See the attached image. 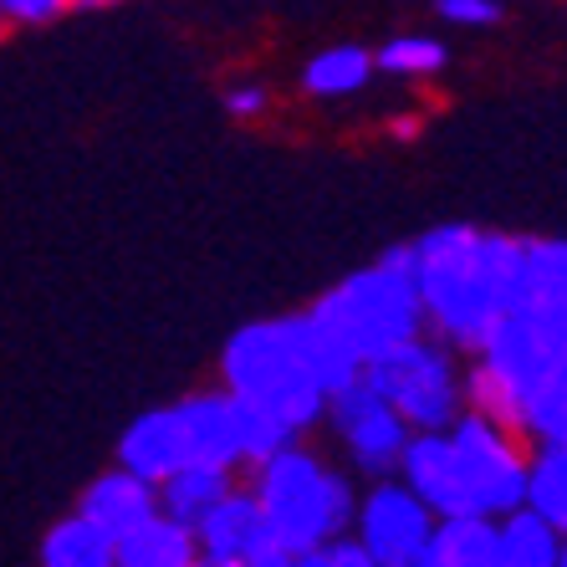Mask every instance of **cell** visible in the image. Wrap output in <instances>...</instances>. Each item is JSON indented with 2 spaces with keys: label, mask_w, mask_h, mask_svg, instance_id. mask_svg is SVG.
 <instances>
[{
  "label": "cell",
  "mask_w": 567,
  "mask_h": 567,
  "mask_svg": "<svg viewBox=\"0 0 567 567\" xmlns=\"http://www.w3.org/2000/svg\"><path fill=\"white\" fill-rule=\"evenodd\" d=\"M281 332H287V348L291 358L307 369V379L322 389V394H343V389H353L358 379H363V358L348 348V338L338 328H332L328 317H317L312 307H302V312L291 317H277Z\"/></svg>",
  "instance_id": "cell-10"
},
{
  "label": "cell",
  "mask_w": 567,
  "mask_h": 567,
  "mask_svg": "<svg viewBox=\"0 0 567 567\" xmlns=\"http://www.w3.org/2000/svg\"><path fill=\"white\" fill-rule=\"evenodd\" d=\"M41 567H113V542L72 512L41 537Z\"/></svg>",
  "instance_id": "cell-23"
},
{
  "label": "cell",
  "mask_w": 567,
  "mask_h": 567,
  "mask_svg": "<svg viewBox=\"0 0 567 567\" xmlns=\"http://www.w3.org/2000/svg\"><path fill=\"white\" fill-rule=\"evenodd\" d=\"M220 389L251 410L271 414L291 440L307 435L312 424H322L328 414V394L307 379V369L291 358L287 332L277 317L266 322H246L230 332V343L220 353Z\"/></svg>",
  "instance_id": "cell-4"
},
{
  "label": "cell",
  "mask_w": 567,
  "mask_h": 567,
  "mask_svg": "<svg viewBox=\"0 0 567 567\" xmlns=\"http://www.w3.org/2000/svg\"><path fill=\"white\" fill-rule=\"evenodd\" d=\"M420 567H496V522H481V516L435 522Z\"/></svg>",
  "instance_id": "cell-18"
},
{
  "label": "cell",
  "mask_w": 567,
  "mask_h": 567,
  "mask_svg": "<svg viewBox=\"0 0 567 567\" xmlns=\"http://www.w3.org/2000/svg\"><path fill=\"white\" fill-rule=\"evenodd\" d=\"M195 563H199L195 532H185L169 516H148L144 527L128 532L113 547V567H195Z\"/></svg>",
  "instance_id": "cell-17"
},
{
  "label": "cell",
  "mask_w": 567,
  "mask_h": 567,
  "mask_svg": "<svg viewBox=\"0 0 567 567\" xmlns=\"http://www.w3.org/2000/svg\"><path fill=\"white\" fill-rule=\"evenodd\" d=\"M373 82V52L363 47H328L302 66V87L312 97H353Z\"/></svg>",
  "instance_id": "cell-19"
},
{
  "label": "cell",
  "mask_w": 567,
  "mask_h": 567,
  "mask_svg": "<svg viewBox=\"0 0 567 567\" xmlns=\"http://www.w3.org/2000/svg\"><path fill=\"white\" fill-rule=\"evenodd\" d=\"M394 481L410 491L435 522H465V516H475L471 486H465L461 461H455V450H450V435H410V445L399 455Z\"/></svg>",
  "instance_id": "cell-9"
},
{
  "label": "cell",
  "mask_w": 567,
  "mask_h": 567,
  "mask_svg": "<svg viewBox=\"0 0 567 567\" xmlns=\"http://www.w3.org/2000/svg\"><path fill=\"white\" fill-rule=\"evenodd\" d=\"M195 567H246V563H220V557H199Z\"/></svg>",
  "instance_id": "cell-31"
},
{
  "label": "cell",
  "mask_w": 567,
  "mask_h": 567,
  "mask_svg": "<svg viewBox=\"0 0 567 567\" xmlns=\"http://www.w3.org/2000/svg\"><path fill=\"white\" fill-rule=\"evenodd\" d=\"M430 537H435V516L424 512L399 481H373L358 496L353 542L373 567H420Z\"/></svg>",
  "instance_id": "cell-7"
},
{
  "label": "cell",
  "mask_w": 567,
  "mask_h": 567,
  "mask_svg": "<svg viewBox=\"0 0 567 567\" xmlns=\"http://www.w3.org/2000/svg\"><path fill=\"white\" fill-rule=\"evenodd\" d=\"M502 16L506 11L496 0H445L440 6V21H450V27H496Z\"/></svg>",
  "instance_id": "cell-27"
},
{
  "label": "cell",
  "mask_w": 567,
  "mask_h": 567,
  "mask_svg": "<svg viewBox=\"0 0 567 567\" xmlns=\"http://www.w3.org/2000/svg\"><path fill=\"white\" fill-rule=\"evenodd\" d=\"M236 440H240V465H251V471L266 465L271 455H281L287 445H297L271 414L251 410V404H240V399H236Z\"/></svg>",
  "instance_id": "cell-25"
},
{
  "label": "cell",
  "mask_w": 567,
  "mask_h": 567,
  "mask_svg": "<svg viewBox=\"0 0 567 567\" xmlns=\"http://www.w3.org/2000/svg\"><path fill=\"white\" fill-rule=\"evenodd\" d=\"M297 567H373V563L358 553L353 537H338V542H328V547H317V553L297 557Z\"/></svg>",
  "instance_id": "cell-28"
},
{
  "label": "cell",
  "mask_w": 567,
  "mask_h": 567,
  "mask_svg": "<svg viewBox=\"0 0 567 567\" xmlns=\"http://www.w3.org/2000/svg\"><path fill=\"white\" fill-rule=\"evenodd\" d=\"M189 465V445L185 430H179V414L174 410H148L123 430L118 440V471L138 475L144 486H164L169 475H179Z\"/></svg>",
  "instance_id": "cell-12"
},
{
  "label": "cell",
  "mask_w": 567,
  "mask_h": 567,
  "mask_svg": "<svg viewBox=\"0 0 567 567\" xmlns=\"http://www.w3.org/2000/svg\"><path fill=\"white\" fill-rule=\"evenodd\" d=\"M78 516L87 522V527H97L113 547H118L128 532H138L148 522V516H158V491L144 486L138 475L128 471H103L93 481V486L82 491V502H78Z\"/></svg>",
  "instance_id": "cell-14"
},
{
  "label": "cell",
  "mask_w": 567,
  "mask_h": 567,
  "mask_svg": "<svg viewBox=\"0 0 567 567\" xmlns=\"http://www.w3.org/2000/svg\"><path fill=\"white\" fill-rule=\"evenodd\" d=\"M522 440L532 450H567V363H557L553 379L542 383L522 420Z\"/></svg>",
  "instance_id": "cell-24"
},
{
  "label": "cell",
  "mask_w": 567,
  "mask_h": 567,
  "mask_svg": "<svg viewBox=\"0 0 567 567\" xmlns=\"http://www.w3.org/2000/svg\"><path fill=\"white\" fill-rule=\"evenodd\" d=\"M0 16L11 31H37L56 27L62 16H78V0H0Z\"/></svg>",
  "instance_id": "cell-26"
},
{
  "label": "cell",
  "mask_w": 567,
  "mask_h": 567,
  "mask_svg": "<svg viewBox=\"0 0 567 567\" xmlns=\"http://www.w3.org/2000/svg\"><path fill=\"white\" fill-rule=\"evenodd\" d=\"M547 338L557 363H567V240L537 236L527 240V297L522 312Z\"/></svg>",
  "instance_id": "cell-11"
},
{
  "label": "cell",
  "mask_w": 567,
  "mask_h": 567,
  "mask_svg": "<svg viewBox=\"0 0 567 567\" xmlns=\"http://www.w3.org/2000/svg\"><path fill=\"white\" fill-rule=\"evenodd\" d=\"M450 450L461 461V475L471 486V502L481 522H506L527 506V465L532 445L502 424H486L475 414H461L450 424Z\"/></svg>",
  "instance_id": "cell-6"
},
{
  "label": "cell",
  "mask_w": 567,
  "mask_h": 567,
  "mask_svg": "<svg viewBox=\"0 0 567 567\" xmlns=\"http://www.w3.org/2000/svg\"><path fill=\"white\" fill-rule=\"evenodd\" d=\"M445 66H450V47L440 37H430V31H399V37H389L373 52V72L399 78V82L440 78Z\"/></svg>",
  "instance_id": "cell-21"
},
{
  "label": "cell",
  "mask_w": 567,
  "mask_h": 567,
  "mask_svg": "<svg viewBox=\"0 0 567 567\" xmlns=\"http://www.w3.org/2000/svg\"><path fill=\"white\" fill-rule=\"evenodd\" d=\"M266 107H271V93L256 87V82H240V87L225 93V113H230V118H261Z\"/></svg>",
  "instance_id": "cell-29"
},
{
  "label": "cell",
  "mask_w": 567,
  "mask_h": 567,
  "mask_svg": "<svg viewBox=\"0 0 567 567\" xmlns=\"http://www.w3.org/2000/svg\"><path fill=\"white\" fill-rule=\"evenodd\" d=\"M522 512H532L542 527L567 542V450H532Z\"/></svg>",
  "instance_id": "cell-20"
},
{
  "label": "cell",
  "mask_w": 567,
  "mask_h": 567,
  "mask_svg": "<svg viewBox=\"0 0 567 567\" xmlns=\"http://www.w3.org/2000/svg\"><path fill=\"white\" fill-rule=\"evenodd\" d=\"M420 133H424V123L414 118V113H404V118L389 123V138H399V144H410V138H420Z\"/></svg>",
  "instance_id": "cell-30"
},
{
  "label": "cell",
  "mask_w": 567,
  "mask_h": 567,
  "mask_svg": "<svg viewBox=\"0 0 567 567\" xmlns=\"http://www.w3.org/2000/svg\"><path fill=\"white\" fill-rule=\"evenodd\" d=\"M414 291L435 343L475 353L496 322L522 312L527 240L475 225H435L414 240Z\"/></svg>",
  "instance_id": "cell-1"
},
{
  "label": "cell",
  "mask_w": 567,
  "mask_h": 567,
  "mask_svg": "<svg viewBox=\"0 0 567 567\" xmlns=\"http://www.w3.org/2000/svg\"><path fill=\"white\" fill-rule=\"evenodd\" d=\"M363 383L404 420L410 435H450V424L465 414L461 358H455V348L435 343L430 332L369 363Z\"/></svg>",
  "instance_id": "cell-5"
},
{
  "label": "cell",
  "mask_w": 567,
  "mask_h": 567,
  "mask_svg": "<svg viewBox=\"0 0 567 567\" xmlns=\"http://www.w3.org/2000/svg\"><path fill=\"white\" fill-rule=\"evenodd\" d=\"M557 563H563V537L542 527L532 512L496 522V567H557Z\"/></svg>",
  "instance_id": "cell-22"
},
{
  "label": "cell",
  "mask_w": 567,
  "mask_h": 567,
  "mask_svg": "<svg viewBox=\"0 0 567 567\" xmlns=\"http://www.w3.org/2000/svg\"><path fill=\"white\" fill-rule=\"evenodd\" d=\"M174 414H179V430H185L189 465L236 475V465H240L236 399L225 394V389H215V394H189V399L174 404Z\"/></svg>",
  "instance_id": "cell-13"
},
{
  "label": "cell",
  "mask_w": 567,
  "mask_h": 567,
  "mask_svg": "<svg viewBox=\"0 0 567 567\" xmlns=\"http://www.w3.org/2000/svg\"><path fill=\"white\" fill-rule=\"evenodd\" d=\"M230 491H236V475L205 471V465H185L179 475H169V481L158 486V516H169V522H179L185 532H195Z\"/></svg>",
  "instance_id": "cell-16"
},
{
  "label": "cell",
  "mask_w": 567,
  "mask_h": 567,
  "mask_svg": "<svg viewBox=\"0 0 567 567\" xmlns=\"http://www.w3.org/2000/svg\"><path fill=\"white\" fill-rule=\"evenodd\" d=\"M251 496H256V512H261L271 542L291 557H307L353 532L358 496L348 486V475L322 465L302 445H287L281 455L256 465Z\"/></svg>",
  "instance_id": "cell-2"
},
{
  "label": "cell",
  "mask_w": 567,
  "mask_h": 567,
  "mask_svg": "<svg viewBox=\"0 0 567 567\" xmlns=\"http://www.w3.org/2000/svg\"><path fill=\"white\" fill-rule=\"evenodd\" d=\"M317 317H328L332 328L348 338L363 369L379 363L383 353L424 338V312H420V291H414V240L389 246L373 266L343 277L332 291H322L312 302Z\"/></svg>",
  "instance_id": "cell-3"
},
{
  "label": "cell",
  "mask_w": 567,
  "mask_h": 567,
  "mask_svg": "<svg viewBox=\"0 0 567 567\" xmlns=\"http://www.w3.org/2000/svg\"><path fill=\"white\" fill-rule=\"evenodd\" d=\"M322 420L332 424V435L343 440L348 461L369 475V481H394L399 455H404V445H410V430H404V420L373 394L369 383L358 379L353 389L332 394Z\"/></svg>",
  "instance_id": "cell-8"
},
{
  "label": "cell",
  "mask_w": 567,
  "mask_h": 567,
  "mask_svg": "<svg viewBox=\"0 0 567 567\" xmlns=\"http://www.w3.org/2000/svg\"><path fill=\"white\" fill-rule=\"evenodd\" d=\"M557 567H567V542H563V563H557Z\"/></svg>",
  "instance_id": "cell-33"
},
{
  "label": "cell",
  "mask_w": 567,
  "mask_h": 567,
  "mask_svg": "<svg viewBox=\"0 0 567 567\" xmlns=\"http://www.w3.org/2000/svg\"><path fill=\"white\" fill-rule=\"evenodd\" d=\"M195 547H199V557H220V563L251 567L256 557L271 547V532H266L261 512H256L251 491H240V486L230 491V496L195 527Z\"/></svg>",
  "instance_id": "cell-15"
},
{
  "label": "cell",
  "mask_w": 567,
  "mask_h": 567,
  "mask_svg": "<svg viewBox=\"0 0 567 567\" xmlns=\"http://www.w3.org/2000/svg\"><path fill=\"white\" fill-rule=\"evenodd\" d=\"M0 37H11V27H6V16H0Z\"/></svg>",
  "instance_id": "cell-32"
}]
</instances>
